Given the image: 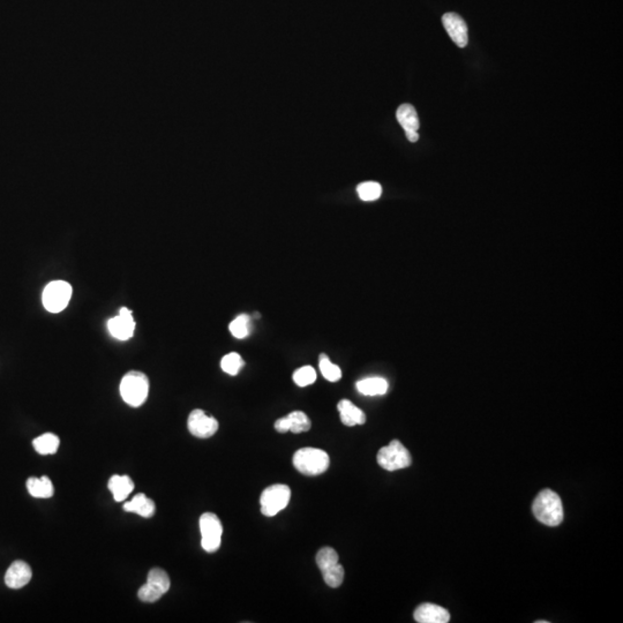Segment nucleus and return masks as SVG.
<instances>
[{
  "label": "nucleus",
  "mask_w": 623,
  "mask_h": 623,
  "mask_svg": "<svg viewBox=\"0 0 623 623\" xmlns=\"http://www.w3.org/2000/svg\"><path fill=\"white\" fill-rule=\"evenodd\" d=\"M534 517L547 527H557L564 520V506L554 490H543L532 504Z\"/></svg>",
  "instance_id": "nucleus-1"
},
{
  "label": "nucleus",
  "mask_w": 623,
  "mask_h": 623,
  "mask_svg": "<svg viewBox=\"0 0 623 623\" xmlns=\"http://www.w3.org/2000/svg\"><path fill=\"white\" fill-rule=\"evenodd\" d=\"M149 393V379L139 370H130L123 375L120 382V395L130 407H139L147 400Z\"/></svg>",
  "instance_id": "nucleus-2"
},
{
  "label": "nucleus",
  "mask_w": 623,
  "mask_h": 623,
  "mask_svg": "<svg viewBox=\"0 0 623 623\" xmlns=\"http://www.w3.org/2000/svg\"><path fill=\"white\" fill-rule=\"evenodd\" d=\"M294 467L305 476H319L329 467L328 453L317 448H303L296 451L292 458Z\"/></svg>",
  "instance_id": "nucleus-3"
},
{
  "label": "nucleus",
  "mask_w": 623,
  "mask_h": 623,
  "mask_svg": "<svg viewBox=\"0 0 623 623\" xmlns=\"http://www.w3.org/2000/svg\"><path fill=\"white\" fill-rule=\"evenodd\" d=\"M73 287L66 280H52L44 287L42 294L43 306L50 313H60L70 303Z\"/></svg>",
  "instance_id": "nucleus-4"
},
{
  "label": "nucleus",
  "mask_w": 623,
  "mask_h": 623,
  "mask_svg": "<svg viewBox=\"0 0 623 623\" xmlns=\"http://www.w3.org/2000/svg\"><path fill=\"white\" fill-rule=\"evenodd\" d=\"M411 458L409 450L400 444V441L393 440L377 453V463L386 471H397L410 467Z\"/></svg>",
  "instance_id": "nucleus-5"
},
{
  "label": "nucleus",
  "mask_w": 623,
  "mask_h": 623,
  "mask_svg": "<svg viewBox=\"0 0 623 623\" xmlns=\"http://www.w3.org/2000/svg\"><path fill=\"white\" fill-rule=\"evenodd\" d=\"M291 490L287 485L277 483L267 487L260 497L261 513L264 516L273 517L285 509L290 502Z\"/></svg>",
  "instance_id": "nucleus-6"
},
{
  "label": "nucleus",
  "mask_w": 623,
  "mask_h": 623,
  "mask_svg": "<svg viewBox=\"0 0 623 623\" xmlns=\"http://www.w3.org/2000/svg\"><path fill=\"white\" fill-rule=\"evenodd\" d=\"M170 578L160 568H153L148 573L147 583L140 587L137 596L144 603H155L170 589Z\"/></svg>",
  "instance_id": "nucleus-7"
},
{
  "label": "nucleus",
  "mask_w": 623,
  "mask_h": 623,
  "mask_svg": "<svg viewBox=\"0 0 623 623\" xmlns=\"http://www.w3.org/2000/svg\"><path fill=\"white\" fill-rule=\"evenodd\" d=\"M201 546L208 553L216 552L222 543L223 527L220 518L213 513H206L200 517Z\"/></svg>",
  "instance_id": "nucleus-8"
},
{
  "label": "nucleus",
  "mask_w": 623,
  "mask_h": 623,
  "mask_svg": "<svg viewBox=\"0 0 623 623\" xmlns=\"http://www.w3.org/2000/svg\"><path fill=\"white\" fill-rule=\"evenodd\" d=\"M187 427L190 433L194 437L208 439L216 433L218 430V421L213 416L206 414L204 410L197 409L192 411L188 416Z\"/></svg>",
  "instance_id": "nucleus-9"
},
{
  "label": "nucleus",
  "mask_w": 623,
  "mask_h": 623,
  "mask_svg": "<svg viewBox=\"0 0 623 623\" xmlns=\"http://www.w3.org/2000/svg\"><path fill=\"white\" fill-rule=\"evenodd\" d=\"M135 321H134L132 310L127 307H121L117 317H111L107 321V329L114 338L119 340H128L132 338L135 331Z\"/></svg>",
  "instance_id": "nucleus-10"
},
{
  "label": "nucleus",
  "mask_w": 623,
  "mask_h": 623,
  "mask_svg": "<svg viewBox=\"0 0 623 623\" xmlns=\"http://www.w3.org/2000/svg\"><path fill=\"white\" fill-rule=\"evenodd\" d=\"M397 120L400 126L403 127L407 140L410 142H416L419 140L420 123L416 109L411 104H402L396 112Z\"/></svg>",
  "instance_id": "nucleus-11"
},
{
  "label": "nucleus",
  "mask_w": 623,
  "mask_h": 623,
  "mask_svg": "<svg viewBox=\"0 0 623 623\" xmlns=\"http://www.w3.org/2000/svg\"><path fill=\"white\" fill-rule=\"evenodd\" d=\"M442 24L453 43L458 47H465L469 42L467 26L465 21L456 13H446L442 17Z\"/></svg>",
  "instance_id": "nucleus-12"
},
{
  "label": "nucleus",
  "mask_w": 623,
  "mask_h": 623,
  "mask_svg": "<svg viewBox=\"0 0 623 623\" xmlns=\"http://www.w3.org/2000/svg\"><path fill=\"white\" fill-rule=\"evenodd\" d=\"M312 423L308 419L306 414L301 411H294L287 416H283L280 419L277 420L273 427L278 433H287V432H292V433H303L310 430Z\"/></svg>",
  "instance_id": "nucleus-13"
},
{
  "label": "nucleus",
  "mask_w": 623,
  "mask_h": 623,
  "mask_svg": "<svg viewBox=\"0 0 623 623\" xmlns=\"http://www.w3.org/2000/svg\"><path fill=\"white\" fill-rule=\"evenodd\" d=\"M33 577V571L29 564L24 561H15L10 564L5 575V583L10 589H21L29 583Z\"/></svg>",
  "instance_id": "nucleus-14"
},
{
  "label": "nucleus",
  "mask_w": 623,
  "mask_h": 623,
  "mask_svg": "<svg viewBox=\"0 0 623 623\" xmlns=\"http://www.w3.org/2000/svg\"><path fill=\"white\" fill-rule=\"evenodd\" d=\"M414 620L419 623L449 622L450 614L444 607L434 603H423L414 610Z\"/></svg>",
  "instance_id": "nucleus-15"
},
{
  "label": "nucleus",
  "mask_w": 623,
  "mask_h": 623,
  "mask_svg": "<svg viewBox=\"0 0 623 623\" xmlns=\"http://www.w3.org/2000/svg\"><path fill=\"white\" fill-rule=\"evenodd\" d=\"M340 414V420L345 426H356L366 423V416L363 410L356 407L351 400H342L337 405Z\"/></svg>",
  "instance_id": "nucleus-16"
},
{
  "label": "nucleus",
  "mask_w": 623,
  "mask_h": 623,
  "mask_svg": "<svg viewBox=\"0 0 623 623\" xmlns=\"http://www.w3.org/2000/svg\"><path fill=\"white\" fill-rule=\"evenodd\" d=\"M123 508L127 513H137L144 518L153 517L156 510L153 501L144 493L137 494L132 500L123 504Z\"/></svg>",
  "instance_id": "nucleus-17"
},
{
  "label": "nucleus",
  "mask_w": 623,
  "mask_h": 623,
  "mask_svg": "<svg viewBox=\"0 0 623 623\" xmlns=\"http://www.w3.org/2000/svg\"><path fill=\"white\" fill-rule=\"evenodd\" d=\"M107 487H109V490L114 495V500L117 501V502H121V501L127 499V497L133 492L134 483L133 480L130 479L128 476L114 474L109 480Z\"/></svg>",
  "instance_id": "nucleus-18"
},
{
  "label": "nucleus",
  "mask_w": 623,
  "mask_h": 623,
  "mask_svg": "<svg viewBox=\"0 0 623 623\" xmlns=\"http://www.w3.org/2000/svg\"><path fill=\"white\" fill-rule=\"evenodd\" d=\"M388 381L384 377H366L358 381L356 388L361 395L365 396H381L388 391Z\"/></svg>",
  "instance_id": "nucleus-19"
},
{
  "label": "nucleus",
  "mask_w": 623,
  "mask_h": 623,
  "mask_svg": "<svg viewBox=\"0 0 623 623\" xmlns=\"http://www.w3.org/2000/svg\"><path fill=\"white\" fill-rule=\"evenodd\" d=\"M27 490L31 497L37 499H49L54 495V492L52 481L47 476L29 478L27 480Z\"/></svg>",
  "instance_id": "nucleus-20"
},
{
  "label": "nucleus",
  "mask_w": 623,
  "mask_h": 623,
  "mask_svg": "<svg viewBox=\"0 0 623 623\" xmlns=\"http://www.w3.org/2000/svg\"><path fill=\"white\" fill-rule=\"evenodd\" d=\"M59 444V437L54 433L43 434L33 441V448L40 455H52L57 453Z\"/></svg>",
  "instance_id": "nucleus-21"
},
{
  "label": "nucleus",
  "mask_w": 623,
  "mask_h": 623,
  "mask_svg": "<svg viewBox=\"0 0 623 623\" xmlns=\"http://www.w3.org/2000/svg\"><path fill=\"white\" fill-rule=\"evenodd\" d=\"M231 335L238 340H243L250 333V319L247 314H240L229 326Z\"/></svg>",
  "instance_id": "nucleus-22"
},
{
  "label": "nucleus",
  "mask_w": 623,
  "mask_h": 623,
  "mask_svg": "<svg viewBox=\"0 0 623 623\" xmlns=\"http://www.w3.org/2000/svg\"><path fill=\"white\" fill-rule=\"evenodd\" d=\"M243 365H245V363H243V358L237 352H231V354H225L222 358V361H220V367H222L223 372L229 374V375H232V377L239 373Z\"/></svg>",
  "instance_id": "nucleus-23"
},
{
  "label": "nucleus",
  "mask_w": 623,
  "mask_h": 623,
  "mask_svg": "<svg viewBox=\"0 0 623 623\" xmlns=\"http://www.w3.org/2000/svg\"><path fill=\"white\" fill-rule=\"evenodd\" d=\"M356 192L363 201H375L381 197L382 187L380 183L375 181H366L358 185Z\"/></svg>",
  "instance_id": "nucleus-24"
},
{
  "label": "nucleus",
  "mask_w": 623,
  "mask_h": 623,
  "mask_svg": "<svg viewBox=\"0 0 623 623\" xmlns=\"http://www.w3.org/2000/svg\"><path fill=\"white\" fill-rule=\"evenodd\" d=\"M319 366H320L321 373H322L326 380L330 381V382H337V381L340 380L342 370H340V367L330 361L326 354H320Z\"/></svg>",
  "instance_id": "nucleus-25"
},
{
  "label": "nucleus",
  "mask_w": 623,
  "mask_h": 623,
  "mask_svg": "<svg viewBox=\"0 0 623 623\" xmlns=\"http://www.w3.org/2000/svg\"><path fill=\"white\" fill-rule=\"evenodd\" d=\"M338 564V554L331 547H324L317 554V564L321 573Z\"/></svg>",
  "instance_id": "nucleus-26"
},
{
  "label": "nucleus",
  "mask_w": 623,
  "mask_h": 623,
  "mask_svg": "<svg viewBox=\"0 0 623 623\" xmlns=\"http://www.w3.org/2000/svg\"><path fill=\"white\" fill-rule=\"evenodd\" d=\"M322 576L328 587L333 589L340 587L344 580V568L340 564H335L322 571Z\"/></svg>",
  "instance_id": "nucleus-27"
},
{
  "label": "nucleus",
  "mask_w": 623,
  "mask_h": 623,
  "mask_svg": "<svg viewBox=\"0 0 623 623\" xmlns=\"http://www.w3.org/2000/svg\"><path fill=\"white\" fill-rule=\"evenodd\" d=\"M294 384L299 386H307L314 384L317 380V372L312 366H303L298 368L292 375Z\"/></svg>",
  "instance_id": "nucleus-28"
},
{
  "label": "nucleus",
  "mask_w": 623,
  "mask_h": 623,
  "mask_svg": "<svg viewBox=\"0 0 623 623\" xmlns=\"http://www.w3.org/2000/svg\"><path fill=\"white\" fill-rule=\"evenodd\" d=\"M536 623H548L547 621H536Z\"/></svg>",
  "instance_id": "nucleus-29"
}]
</instances>
